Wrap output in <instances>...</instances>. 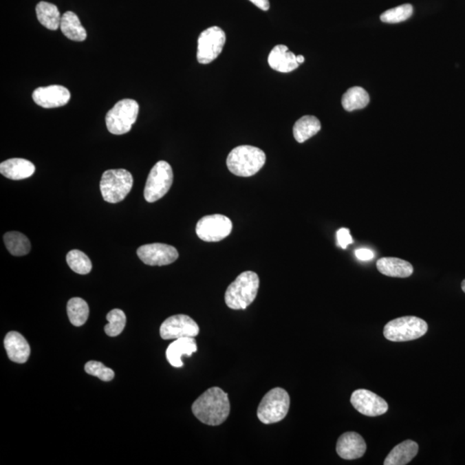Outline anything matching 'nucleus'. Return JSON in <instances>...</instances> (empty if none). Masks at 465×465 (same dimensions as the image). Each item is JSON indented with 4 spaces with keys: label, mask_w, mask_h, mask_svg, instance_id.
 Segmentation results:
<instances>
[{
    "label": "nucleus",
    "mask_w": 465,
    "mask_h": 465,
    "mask_svg": "<svg viewBox=\"0 0 465 465\" xmlns=\"http://www.w3.org/2000/svg\"><path fill=\"white\" fill-rule=\"evenodd\" d=\"M379 272L392 278H409L413 272V268L409 262L398 258H382L377 262Z\"/></svg>",
    "instance_id": "aec40b11"
},
{
    "label": "nucleus",
    "mask_w": 465,
    "mask_h": 465,
    "mask_svg": "<svg viewBox=\"0 0 465 465\" xmlns=\"http://www.w3.org/2000/svg\"><path fill=\"white\" fill-rule=\"evenodd\" d=\"M226 43V34L220 27L204 30L198 37L197 59L200 64H208L220 56Z\"/></svg>",
    "instance_id": "1a4fd4ad"
},
{
    "label": "nucleus",
    "mask_w": 465,
    "mask_h": 465,
    "mask_svg": "<svg viewBox=\"0 0 465 465\" xmlns=\"http://www.w3.org/2000/svg\"><path fill=\"white\" fill-rule=\"evenodd\" d=\"M250 1L262 11H268L270 8L269 0H250Z\"/></svg>",
    "instance_id": "72a5a7b5"
},
{
    "label": "nucleus",
    "mask_w": 465,
    "mask_h": 465,
    "mask_svg": "<svg viewBox=\"0 0 465 465\" xmlns=\"http://www.w3.org/2000/svg\"><path fill=\"white\" fill-rule=\"evenodd\" d=\"M67 262L69 268L78 274H88L91 271L92 265L88 256L80 250H72L67 255Z\"/></svg>",
    "instance_id": "cd10ccee"
},
{
    "label": "nucleus",
    "mask_w": 465,
    "mask_h": 465,
    "mask_svg": "<svg viewBox=\"0 0 465 465\" xmlns=\"http://www.w3.org/2000/svg\"><path fill=\"white\" fill-rule=\"evenodd\" d=\"M232 229L230 219L224 215L215 214L201 218L197 222L196 232L202 241L217 242L228 237Z\"/></svg>",
    "instance_id": "9d476101"
},
{
    "label": "nucleus",
    "mask_w": 465,
    "mask_h": 465,
    "mask_svg": "<svg viewBox=\"0 0 465 465\" xmlns=\"http://www.w3.org/2000/svg\"><path fill=\"white\" fill-rule=\"evenodd\" d=\"M197 351V341L194 338H177L167 348L166 353L167 361L173 367H182L184 364L181 358H182L184 355L191 357Z\"/></svg>",
    "instance_id": "a211bd4d"
},
{
    "label": "nucleus",
    "mask_w": 465,
    "mask_h": 465,
    "mask_svg": "<svg viewBox=\"0 0 465 465\" xmlns=\"http://www.w3.org/2000/svg\"><path fill=\"white\" fill-rule=\"evenodd\" d=\"M36 12L37 19L45 28L56 30L61 26V13L56 5L41 1L36 6Z\"/></svg>",
    "instance_id": "b1692460"
},
{
    "label": "nucleus",
    "mask_w": 465,
    "mask_h": 465,
    "mask_svg": "<svg viewBox=\"0 0 465 465\" xmlns=\"http://www.w3.org/2000/svg\"><path fill=\"white\" fill-rule=\"evenodd\" d=\"M5 348L10 360L15 363L25 364L29 360L30 347L28 342L18 332H10L5 338Z\"/></svg>",
    "instance_id": "dca6fc26"
},
{
    "label": "nucleus",
    "mask_w": 465,
    "mask_h": 465,
    "mask_svg": "<svg viewBox=\"0 0 465 465\" xmlns=\"http://www.w3.org/2000/svg\"><path fill=\"white\" fill-rule=\"evenodd\" d=\"M85 371L87 374L94 376L104 382L111 381L115 377L114 371L106 367L101 362L89 361L85 365Z\"/></svg>",
    "instance_id": "7c9ffc66"
},
{
    "label": "nucleus",
    "mask_w": 465,
    "mask_h": 465,
    "mask_svg": "<svg viewBox=\"0 0 465 465\" xmlns=\"http://www.w3.org/2000/svg\"><path fill=\"white\" fill-rule=\"evenodd\" d=\"M296 61L299 64H302L304 63V57L303 56H297Z\"/></svg>",
    "instance_id": "f704fd0d"
},
{
    "label": "nucleus",
    "mask_w": 465,
    "mask_h": 465,
    "mask_svg": "<svg viewBox=\"0 0 465 465\" xmlns=\"http://www.w3.org/2000/svg\"><path fill=\"white\" fill-rule=\"evenodd\" d=\"M61 32L68 39L75 42H83L87 37V30L82 26L80 19L73 12H67L61 17Z\"/></svg>",
    "instance_id": "4be33fe9"
},
{
    "label": "nucleus",
    "mask_w": 465,
    "mask_h": 465,
    "mask_svg": "<svg viewBox=\"0 0 465 465\" xmlns=\"http://www.w3.org/2000/svg\"><path fill=\"white\" fill-rule=\"evenodd\" d=\"M413 12V6L409 4L402 5L398 8L389 9L382 13L381 21L387 23H398L406 21Z\"/></svg>",
    "instance_id": "c756f323"
},
{
    "label": "nucleus",
    "mask_w": 465,
    "mask_h": 465,
    "mask_svg": "<svg viewBox=\"0 0 465 465\" xmlns=\"http://www.w3.org/2000/svg\"><path fill=\"white\" fill-rule=\"evenodd\" d=\"M462 290H463V292L465 293V279L462 282Z\"/></svg>",
    "instance_id": "c9c22d12"
},
{
    "label": "nucleus",
    "mask_w": 465,
    "mask_h": 465,
    "mask_svg": "<svg viewBox=\"0 0 465 465\" xmlns=\"http://www.w3.org/2000/svg\"><path fill=\"white\" fill-rule=\"evenodd\" d=\"M367 447V443L360 434L347 432L338 437L336 451L343 459L354 460L364 456Z\"/></svg>",
    "instance_id": "2eb2a0df"
},
{
    "label": "nucleus",
    "mask_w": 465,
    "mask_h": 465,
    "mask_svg": "<svg viewBox=\"0 0 465 465\" xmlns=\"http://www.w3.org/2000/svg\"><path fill=\"white\" fill-rule=\"evenodd\" d=\"M134 184L133 176L125 169H111L102 173L100 191L104 200L109 204H118L131 193Z\"/></svg>",
    "instance_id": "20e7f679"
},
{
    "label": "nucleus",
    "mask_w": 465,
    "mask_h": 465,
    "mask_svg": "<svg viewBox=\"0 0 465 465\" xmlns=\"http://www.w3.org/2000/svg\"><path fill=\"white\" fill-rule=\"evenodd\" d=\"M138 102L134 99L125 98L118 101L105 116L106 126L113 135H125L131 131L138 119Z\"/></svg>",
    "instance_id": "39448f33"
},
{
    "label": "nucleus",
    "mask_w": 465,
    "mask_h": 465,
    "mask_svg": "<svg viewBox=\"0 0 465 465\" xmlns=\"http://www.w3.org/2000/svg\"><path fill=\"white\" fill-rule=\"evenodd\" d=\"M355 255L361 261H369L374 258V252L367 248H360L355 251Z\"/></svg>",
    "instance_id": "473e14b6"
},
{
    "label": "nucleus",
    "mask_w": 465,
    "mask_h": 465,
    "mask_svg": "<svg viewBox=\"0 0 465 465\" xmlns=\"http://www.w3.org/2000/svg\"><path fill=\"white\" fill-rule=\"evenodd\" d=\"M351 403L355 409L367 416L382 415L389 409L388 403L385 399L374 392L363 389H357L353 393Z\"/></svg>",
    "instance_id": "ddd939ff"
},
{
    "label": "nucleus",
    "mask_w": 465,
    "mask_h": 465,
    "mask_svg": "<svg viewBox=\"0 0 465 465\" xmlns=\"http://www.w3.org/2000/svg\"><path fill=\"white\" fill-rule=\"evenodd\" d=\"M259 288V279L255 272H242L226 290L225 303L232 310H246L255 300Z\"/></svg>",
    "instance_id": "f03ea898"
},
{
    "label": "nucleus",
    "mask_w": 465,
    "mask_h": 465,
    "mask_svg": "<svg viewBox=\"0 0 465 465\" xmlns=\"http://www.w3.org/2000/svg\"><path fill=\"white\" fill-rule=\"evenodd\" d=\"M4 242L10 254L14 256L28 255L32 245L26 235L20 232H8L4 235Z\"/></svg>",
    "instance_id": "a878e982"
},
{
    "label": "nucleus",
    "mask_w": 465,
    "mask_h": 465,
    "mask_svg": "<svg viewBox=\"0 0 465 465\" xmlns=\"http://www.w3.org/2000/svg\"><path fill=\"white\" fill-rule=\"evenodd\" d=\"M337 241L338 245L341 248L345 249L348 245L354 244L353 237L350 234L349 229L342 228L337 231Z\"/></svg>",
    "instance_id": "2f4dec72"
},
{
    "label": "nucleus",
    "mask_w": 465,
    "mask_h": 465,
    "mask_svg": "<svg viewBox=\"0 0 465 465\" xmlns=\"http://www.w3.org/2000/svg\"><path fill=\"white\" fill-rule=\"evenodd\" d=\"M67 314L70 323L75 327H80L87 323L89 316L88 304L80 297H74L68 301Z\"/></svg>",
    "instance_id": "bb28decb"
},
{
    "label": "nucleus",
    "mask_w": 465,
    "mask_h": 465,
    "mask_svg": "<svg viewBox=\"0 0 465 465\" xmlns=\"http://www.w3.org/2000/svg\"><path fill=\"white\" fill-rule=\"evenodd\" d=\"M160 334L163 340L195 338L199 334V327L193 318L186 314H176L164 321L160 326Z\"/></svg>",
    "instance_id": "9b49d317"
},
{
    "label": "nucleus",
    "mask_w": 465,
    "mask_h": 465,
    "mask_svg": "<svg viewBox=\"0 0 465 465\" xmlns=\"http://www.w3.org/2000/svg\"><path fill=\"white\" fill-rule=\"evenodd\" d=\"M138 255L144 264L151 266L170 265L179 258L175 248L162 244L143 245L138 249Z\"/></svg>",
    "instance_id": "f8f14e48"
},
{
    "label": "nucleus",
    "mask_w": 465,
    "mask_h": 465,
    "mask_svg": "<svg viewBox=\"0 0 465 465\" xmlns=\"http://www.w3.org/2000/svg\"><path fill=\"white\" fill-rule=\"evenodd\" d=\"M427 323L416 316L396 318L385 325L384 335L387 340L404 342L417 340L426 334Z\"/></svg>",
    "instance_id": "0eeeda50"
},
{
    "label": "nucleus",
    "mask_w": 465,
    "mask_h": 465,
    "mask_svg": "<svg viewBox=\"0 0 465 465\" xmlns=\"http://www.w3.org/2000/svg\"><path fill=\"white\" fill-rule=\"evenodd\" d=\"M266 160V153L261 149L242 145L229 153L227 166L228 170L235 175L251 177L261 171L265 165Z\"/></svg>",
    "instance_id": "7ed1b4c3"
},
{
    "label": "nucleus",
    "mask_w": 465,
    "mask_h": 465,
    "mask_svg": "<svg viewBox=\"0 0 465 465\" xmlns=\"http://www.w3.org/2000/svg\"><path fill=\"white\" fill-rule=\"evenodd\" d=\"M70 91L63 85H53L49 87H39L33 91L34 102L41 107L45 109L61 107L69 102Z\"/></svg>",
    "instance_id": "4468645a"
},
{
    "label": "nucleus",
    "mask_w": 465,
    "mask_h": 465,
    "mask_svg": "<svg viewBox=\"0 0 465 465\" xmlns=\"http://www.w3.org/2000/svg\"><path fill=\"white\" fill-rule=\"evenodd\" d=\"M321 125L319 119L314 116H304L296 121L293 127V135L296 141L299 143L306 142L321 131Z\"/></svg>",
    "instance_id": "5701e85b"
},
{
    "label": "nucleus",
    "mask_w": 465,
    "mask_h": 465,
    "mask_svg": "<svg viewBox=\"0 0 465 465\" xmlns=\"http://www.w3.org/2000/svg\"><path fill=\"white\" fill-rule=\"evenodd\" d=\"M36 167L30 160L21 158H13L0 164V173L2 175L12 180L28 179L35 173Z\"/></svg>",
    "instance_id": "6ab92c4d"
},
{
    "label": "nucleus",
    "mask_w": 465,
    "mask_h": 465,
    "mask_svg": "<svg viewBox=\"0 0 465 465\" xmlns=\"http://www.w3.org/2000/svg\"><path fill=\"white\" fill-rule=\"evenodd\" d=\"M418 444L413 440H405L393 448L384 462L385 465H405L418 453Z\"/></svg>",
    "instance_id": "412c9836"
},
{
    "label": "nucleus",
    "mask_w": 465,
    "mask_h": 465,
    "mask_svg": "<svg viewBox=\"0 0 465 465\" xmlns=\"http://www.w3.org/2000/svg\"><path fill=\"white\" fill-rule=\"evenodd\" d=\"M191 410L202 423L219 426L230 413V402L227 393L221 388L208 389L194 402Z\"/></svg>",
    "instance_id": "f257e3e1"
},
{
    "label": "nucleus",
    "mask_w": 465,
    "mask_h": 465,
    "mask_svg": "<svg viewBox=\"0 0 465 465\" xmlns=\"http://www.w3.org/2000/svg\"><path fill=\"white\" fill-rule=\"evenodd\" d=\"M290 404V396L285 389H272L266 393L259 403L258 418L266 425L281 422L289 412Z\"/></svg>",
    "instance_id": "423d86ee"
},
{
    "label": "nucleus",
    "mask_w": 465,
    "mask_h": 465,
    "mask_svg": "<svg viewBox=\"0 0 465 465\" xmlns=\"http://www.w3.org/2000/svg\"><path fill=\"white\" fill-rule=\"evenodd\" d=\"M268 63L273 70L280 73H290L299 67L296 56L290 52L285 45H277L273 47L268 56Z\"/></svg>",
    "instance_id": "f3484780"
},
{
    "label": "nucleus",
    "mask_w": 465,
    "mask_h": 465,
    "mask_svg": "<svg viewBox=\"0 0 465 465\" xmlns=\"http://www.w3.org/2000/svg\"><path fill=\"white\" fill-rule=\"evenodd\" d=\"M173 182V173L170 164L164 160L153 166L147 180L144 197L149 203H155L169 193Z\"/></svg>",
    "instance_id": "6e6552de"
},
{
    "label": "nucleus",
    "mask_w": 465,
    "mask_h": 465,
    "mask_svg": "<svg viewBox=\"0 0 465 465\" xmlns=\"http://www.w3.org/2000/svg\"><path fill=\"white\" fill-rule=\"evenodd\" d=\"M106 319L109 323L105 327V334L109 337L118 336L124 331L126 325V316L124 311L118 309L109 311Z\"/></svg>",
    "instance_id": "c85d7f7f"
},
{
    "label": "nucleus",
    "mask_w": 465,
    "mask_h": 465,
    "mask_svg": "<svg viewBox=\"0 0 465 465\" xmlns=\"http://www.w3.org/2000/svg\"><path fill=\"white\" fill-rule=\"evenodd\" d=\"M370 102L368 92L360 87L349 89L342 97V106L345 111H354L367 107Z\"/></svg>",
    "instance_id": "393cba45"
}]
</instances>
